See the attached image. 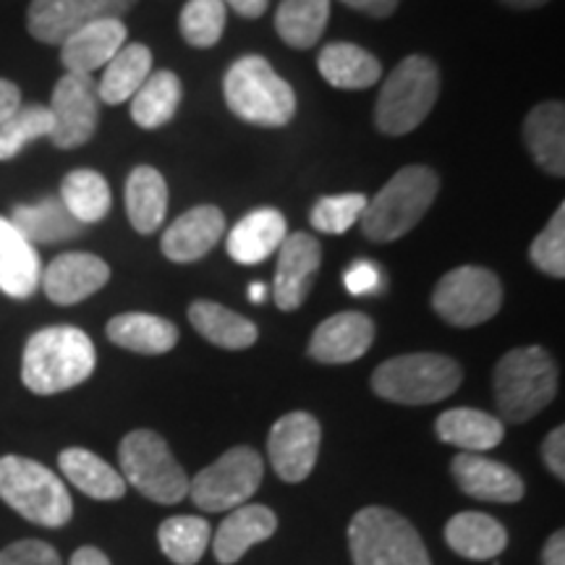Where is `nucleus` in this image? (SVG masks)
Instances as JSON below:
<instances>
[{
  "mask_svg": "<svg viewBox=\"0 0 565 565\" xmlns=\"http://www.w3.org/2000/svg\"><path fill=\"white\" fill-rule=\"evenodd\" d=\"M97 366L95 343L74 324L42 328L24 345L21 383L34 395H55L82 385Z\"/></svg>",
  "mask_w": 565,
  "mask_h": 565,
  "instance_id": "obj_1",
  "label": "nucleus"
},
{
  "mask_svg": "<svg viewBox=\"0 0 565 565\" xmlns=\"http://www.w3.org/2000/svg\"><path fill=\"white\" fill-rule=\"evenodd\" d=\"M437 189H440V179L427 166H408L398 171L374 200H366V207L359 217L364 236L377 244L406 236L433 207Z\"/></svg>",
  "mask_w": 565,
  "mask_h": 565,
  "instance_id": "obj_2",
  "label": "nucleus"
},
{
  "mask_svg": "<svg viewBox=\"0 0 565 565\" xmlns=\"http://www.w3.org/2000/svg\"><path fill=\"white\" fill-rule=\"evenodd\" d=\"M225 103L231 113L246 124L280 129L291 124L296 113V92L263 55H246L228 68L223 82Z\"/></svg>",
  "mask_w": 565,
  "mask_h": 565,
  "instance_id": "obj_3",
  "label": "nucleus"
},
{
  "mask_svg": "<svg viewBox=\"0 0 565 565\" xmlns=\"http://www.w3.org/2000/svg\"><path fill=\"white\" fill-rule=\"evenodd\" d=\"M557 370L540 345L508 351L494 366V401L505 422L524 424L553 404Z\"/></svg>",
  "mask_w": 565,
  "mask_h": 565,
  "instance_id": "obj_4",
  "label": "nucleus"
},
{
  "mask_svg": "<svg viewBox=\"0 0 565 565\" xmlns=\"http://www.w3.org/2000/svg\"><path fill=\"white\" fill-rule=\"evenodd\" d=\"M463 370L443 353H404L387 359L372 374V391L380 398L404 406H427L458 391Z\"/></svg>",
  "mask_w": 565,
  "mask_h": 565,
  "instance_id": "obj_5",
  "label": "nucleus"
},
{
  "mask_svg": "<svg viewBox=\"0 0 565 565\" xmlns=\"http://www.w3.org/2000/svg\"><path fill=\"white\" fill-rule=\"evenodd\" d=\"M440 97V71L427 55H408L380 89L374 124L387 137H404L422 126Z\"/></svg>",
  "mask_w": 565,
  "mask_h": 565,
  "instance_id": "obj_6",
  "label": "nucleus"
},
{
  "mask_svg": "<svg viewBox=\"0 0 565 565\" xmlns=\"http://www.w3.org/2000/svg\"><path fill=\"white\" fill-rule=\"evenodd\" d=\"M0 500L26 521L47 529L68 524L74 513L63 479L24 456L0 458Z\"/></svg>",
  "mask_w": 565,
  "mask_h": 565,
  "instance_id": "obj_7",
  "label": "nucleus"
},
{
  "mask_svg": "<svg viewBox=\"0 0 565 565\" xmlns=\"http://www.w3.org/2000/svg\"><path fill=\"white\" fill-rule=\"evenodd\" d=\"M349 550L353 565H433L412 521L383 505L362 508L353 515Z\"/></svg>",
  "mask_w": 565,
  "mask_h": 565,
  "instance_id": "obj_8",
  "label": "nucleus"
},
{
  "mask_svg": "<svg viewBox=\"0 0 565 565\" xmlns=\"http://www.w3.org/2000/svg\"><path fill=\"white\" fill-rule=\"evenodd\" d=\"M121 477L139 494L160 505H175L189 498V477L175 461L168 443L152 429H134L118 448Z\"/></svg>",
  "mask_w": 565,
  "mask_h": 565,
  "instance_id": "obj_9",
  "label": "nucleus"
},
{
  "mask_svg": "<svg viewBox=\"0 0 565 565\" xmlns=\"http://www.w3.org/2000/svg\"><path fill=\"white\" fill-rule=\"evenodd\" d=\"M265 475L263 456L249 445H238L223 454L215 463L189 479V498L204 513L233 511L259 490Z\"/></svg>",
  "mask_w": 565,
  "mask_h": 565,
  "instance_id": "obj_10",
  "label": "nucleus"
},
{
  "mask_svg": "<svg viewBox=\"0 0 565 565\" xmlns=\"http://www.w3.org/2000/svg\"><path fill=\"white\" fill-rule=\"evenodd\" d=\"M433 307L454 328H477L500 312L503 286L498 275L487 267H456L437 282Z\"/></svg>",
  "mask_w": 565,
  "mask_h": 565,
  "instance_id": "obj_11",
  "label": "nucleus"
},
{
  "mask_svg": "<svg viewBox=\"0 0 565 565\" xmlns=\"http://www.w3.org/2000/svg\"><path fill=\"white\" fill-rule=\"evenodd\" d=\"M53 116V145L58 150H76L87 145L97 131V118H100V97H97V84L92 76L66 74L55 84L51 97Z\"/></svg>",
  "mask_w": 565,
  "mask_h": 565,
  "instance_id": "obj_12",
  "label": "nucleus"
},
{
  "mask_svg": "<svg viewBox=\"0 0 565 565\" xmlns=\"http://www.w3.org/2000/svg\"><path fill=\"white\" fill-rule=\"evenodd\" d=\"M137 0H32L26 30L38 42L61 45L71 32L100 19H121Z\"/></svg>",
  "mask_w": 565,
  "mask_h": 565,
  "instance_id": "obj_13",
  "label": "nucleus"
},
{
  "mask_svg": "<svg viewBox=\"0 0 565 565\" xmlns=\"http://www.w3.org/2000/svg\"><path fill=\"white\" fill-rule=\"evenodd\" d=\"M322 427L312 414L291 412L273 424L267 437L270 463L282 482H303L320 456Z\"/></svg>",
  "mask_w": 565,
  "mask_h": 565,
  "instance_id": "obj_14",
  "label": "nucleus"
},
{
  "mask_svg": "<svg viewBox=\"0 0 565 565\" xmlns=\"http://www.w3.org/2000/svg\"><path fill=\"white\" fill-rule=\"evenodd\" d=\"M322 263V246L309 233H291L280 244L278 270H275V303L282 312H294L307 301L315 275Z\"/></svg>",
  "mask_w": 565,
  "mask_h": 565,
  "instance_id": "obj_15",
  "label": "nucleus"
},
{
  "mask_svg": "<svg viewBox=\"0 0 565 565\" xmlns=\"http://www.w3.org/2000/svg\"><path fill=\"white\" fill-rule=\"evenodd\" d=\"M110 280V267L105 259L87 252H68L55 257L51 265L42 270L40 286L45 288L47 299L61 307H71L89 299L105 282Z\"/></svg>",
  "mask_w": 565,
  "mask_h": 565,
  "instance_id": "obj_16",
  "label": "nucleus"
},
{
  "mask_svg": "<svg viewBox=\"0 0 565 565\" xmlns=\"http://www.w3.org/2000/svg\"><path fill=\"white\" fill-rule=\"evenodd\" d=\"M126 24L121 19H100L79 26L61 42V63L66 74L92 76L97 68L108 66L126 45Z\"/></svg>",
  "mask_w": 565,
  "mask_h": 565,
  "instance_id": "obj_17",
  "label": "nucleus"
},
{
  "mask_svg": "<svg viewBox=\"0 0 565 565\" xmlns=\"http://www.w3.org/2000/svg\"><path fill=\"white\" fill-rule=\"evenodd\" d=\"M450 475L469 498L484 503H519L526 492L513 469L482 454H458L450 463Z\"/></svg>",
  "mask_w": 565,
  "mask_h": 565,
  "instance_id": "obj_18",
  "label": "nucleus"
},
{
  "mask_svg": "<svg viewBox=\"0 0 565 565\" xmlns=\"http://www.w3.org/2000/svg\"><path fill=\"white\" fill-rule=\"evenodd\" d=\"M374 341V322L362 312H341L317 324L309 356L322 364H349L362 359Z\"/></svg>",
  "mask_w": 565,
  "mask_h": 565,
  "instance_id": "obj_19",
  "label": "nucleus"
},
{
  "mask_svg": "<svg viewBox=\"0 0 565 565\" xmlns=\"http://www.w3.org/2000/svg\"><path fill=\"white\" fill-rule=\"evenodd\" d=\"M223 231V212L215 204H200V207L183 212L179 221L168 225V231L162 233V254L179 265L196 263L221 242Z\"/></svg>",
  "mask_w": 565,
  "mask_h": 565,
  "instance_id": "obj_20",
  "label": "nucleus"
},
{
  "mask_svg": "<svg viewBox=\"0 0 565 565\" xmlns=\"http://www.w3.org/2000/svg\"><path fill=\"white\" fill-rule=\"evenodd\" d=\"M278 532V515H275L267 505H238L225 515L221 529L215 532V540L210 542L212 553H215L217 563L233 565L249 553L254 545L270 540Z\"/></svg>",
  "mask_w": 565,
  "mask_h": 565,
  "instance_id": "obj_21",
  "label": "nucleus"
},
{
  "mask_svg": "<svg viewBox=\"0 0 565 565\" xmlns=\"http://www.w3.org/2000/svg\"><path fill=\"white\" fill-rule=\"evenodd\" d=\"M42 265L34 244L21 236L9 217H0V291L11 299H30L40 288Z\"/></svg>",
  "mask_w": 565,
  "mask_h": 565,
  "instance_id": "obj_22",
  "label": "nucleus"
},
{
  "mask_svg": "<svg viewBox=\"0 0 565 565\" xmlns=\"http://www.w3.org/2000/svg\"><path fill=\"white\" fill-rule=\"evenodd\" d=\"M288 236V223L278 210L265 207L254 210L244 221L236 223V228L228 236V254L231 259H236L238 265H259L275 249H280V244Z\"/></svg>",
  "mask_w": 565,
  "mask_h": 565,
  "instance_id": "obj_23",
  "label": "nucleus"
},
{
  "mask_svg": "<svg viewBox=\"0 0 565 565\" xmlns=\"http://www.w3.org/2000/svg\"><path fill=\"white\" fill-rule=\"evenodd\" d=\"M445 542L466 561H494L508 547V532L492 515L463 511L445 524Z\"/></svg>",
  "mask_w": 565,
  "mask_h": 565,
  "instance_id": "obj_24",
  "label": "nucleus"
},
{
  "mask_svg": "<svg viewBox=\"0 0 565 565\" xmlns=\"http://www.w3.org/2000/svg\"><path fill=\"white\" fill-rule=\"evenodd\" d=\"M524 139L542 171L565 175V108L563 103H542L526 116Z\"/></svg>",
  "mask_w": 565,
  "mask_h": 565,
  "instance_id": "obj_25",
  "label": "nucleus"
},
{
  "mask_svg": "<svg viewBox=\"0 0 565 565\" xmlns=\"http://www.w3.org/2000/svg\"><path fill=\"white\" fill-rule=\"evenodd\" d=\"M435 429L443 443L456 445L463 454H484L498 448L505 437V424L498 416L463 406L440 414Z\"/></svg>",
  "mask_w": 565,
  "mask_h": 565,
  "instance_id": "obj_26",
  "label": "nucleus"
},
{
  "mask_svg": "<svg viewBox=\"0 0 565 565\" xmlns=\"http://www.w3.org/2000/svg\"><path fill=\"white\" fill-rule=\"evenodd\" d=\"M9 221L17 225L30 244H61L82 233V223L74 221L61 196H45L34 204H19V207H13Z\"/></svg>",
  "mask_w": 565,
  "mask_h": 565,
  "instance_id": "obj_27",
  "label": "nucleus"
},
{
  "mask_svg": "<svg viewBox=\"0 0 565 565\" xmlns=\"http://www.w3.org/2000/svg\"><path fill=\"white\" fill-rule=\"evenodd\" d=\"M108 338L118 349L160 356L179 343V328L171 320L158 315L126 312L108 322Z\"/></svg>",
  "mask_w": 565,
  "mask_h": 565,
  "instance_id": "obj_28",
  "label": "nucleus"
},
{
  "mask_svg": "<svg viewBox=\"0 0 565 565\" xmlns=\"http://www.w3.org/2000/svg\"><path fill=\"white\" fill-rule=\"evenodd\" d=\"M189 322L202 338L212 345H221L228 351H242L257 343V324L246 320L244 315L231 312L215 301H194L189 307Z\"/></svg>",
  "mask_w": 565,
  "mask_h": 565,
  "instance_id": "obj_29",
  "label": "nucleus"
},
{
  "mask_svg": "<svg viewBox=\"0 0 565 565\" xmlns=\"http://www.w3.org/2000/svg\"><path fill=\"white\" fill-rule=\"evenodd\" d=\"M317 68L338 89H366L380 82L383 76V66L366 53L364 47L351 45V42H333L320 53Z\"/></svg>",
  "mask_w": 565,
  "mask_h": 565,
  "instance_id": "obj_30",
  "label": "nucleus"
},
{
  "mask_svg": "<svg viewBox=\"0 0 565 565\" xmlns=\"http://www.w3.org/2000/svg\"><path fill=\"white\" fill-rule=\"evenodd\" d=\"M58 466L63 477L68 479L76 490L95 500H121L126 494L124 477L105 463L100 456L84 448H66L58 456Z\"/></svg>",
  "mask_w": 565,
  "mask_h": 565,
  "instance_id": "obj_31",
  "label": "nucleus"
},
{
  "mask_svg": "<svg viewBox=\"0 0 565 565\" xmlns=\"http://www.w3.org/2000/svg\"><path fill=\"white\" fill-rule=\"evenodd\" d=\"M126 212L134 231L154 233L166 221L168 212V186L166 179L150 166L134 168L126 181Z\"/></svg>",
  "mask_w": 565,
  "mask_h": 565,
  "instance_id": "obj_32",
  "label": "nucleus"
},
{
  "mask_svg": "<svg viewBox=\"0 0 565 565\" xmlns=\"http://www.w3.org/2000/svg\"><path fill=\"white\" fill-rule=\"evenodd\" d=\"M152 74V53L147 45H124L113 55V61L105 66L103 79L97 82V97L100 103L118 105L131 100L137 89Z\"/></svg>",
  "mask_w": 565,
  "mask_h": 565,
  "instance_id": "obj_33",
  "label": "nucleus"
},
{
  "mask_svg": "<svg viewBox=\"0 0 565 565\" xmlns=\"http://www.w3.org/2000/svg\"><path fill=\"white\" fill-rule=\"evenodd\" d=\"M181 79L173 71H154L131 97V118L141 129H160L181 105Z\"/></svg>",
  "mask_w": 565,
  "mask_h": 565,
  "instance_id": "obj_34",
  "label": "nucleus"
},
{
  "mask_svg": "<svg viewBox=\"0 0 565 565\" xmlns=\"http://www.w3.org/2000/svg\"><path fill=\"white\" fill-rule=\"evenodd\" d=\"M330 19V0H282L275 13V30L286 45L309 51L320 42Z\"/></svg>",
  "mask_w": 565,
  "mask_h": 565,
  "instance_id": "obj_35",
  "label": "nucleus"
},
{
  "mask_svg": "<svg viewBox=\"0 0 565 565\" xmlns=\"http://www.w3.org/2000/svg\"><path fill=\"white\" fill-rule=\"evenodd\" d=\"M61 202L74 215V221L82 225L100 223L110 212V186L100 173L87 171H71L61 183Z\"/></svg>",
  "mask_w": 565,
  "mask_h": 565,
  "instance_id": "obj_36",
  "label": "nucleus"
},
{
  "mask_svg": "<svg viewBox=\"0 0 565 565\" xmlns=\"http://www.w3.org/2000/svg\"><path fill=\"white\" fill-rule=\"evenodd\" d=\"M160 550L175 565H194L202 561L212 542V529L200 515H171L158 532Z\"/></svg>",
  "mask_w": 565,
  "mask_h": 565,
  "instance_id": "obj_37",
  "label": "nucleus"
},
{
  "mask_svg": "<svg viewBox=\"0 0 565 565\" xmlns=\"http://www.w3.org/2000/svg\"><path fill=\"white\" fill-rule=\"evenodd\" d=\"M53 116L45 105H21L13 116L0 126V160H13L34 139L51 137Z\"/></svg>",
  "mask_w": 565,
  "mask_h": 565,
  "instance_id": "obj_38",
  "label": "nucleus"
},
{
  "mask_svg": "<svg viewBox=\"0 0 565 565\" xmlns=\"http://www.w3.org/2000/svg\"><path fill=\"white\" fill-rule=\"evenodd\" d=\"M228 9L223 0H189L181 11V34L192 47H212L223 38Z\"/></svg>",
  "mask_w": 565,
  "mask_h": 565,
  "instance_id": "obj_39",
  "label": "nucleus"
},
{
  "mask_svg": "<svg viewBox=\"0 0 565 565\" xmlns=\"http://www.w3.org/2000/svg\"><path fill=\"white\" fill-rule=\"evenodd\" d=\"M529 257L550 278H565V204L555 210L545 231L534 238Z\"/></svg>",
  "mask_w": 565,
  "mask_h": 565,
  "instance_id": "obj_40",
  "label": "nucleus"
},
{
  "mask_svg": "<svg viewBox=\"0 0 565 565\" xmlns=\"http://www.w3.org/2000/svg\"><path fill=\"white\" fill-rule=\"evenodd\" d=\"M366 207L364 194H338V196H322L312 207L309 221L317 231L322 233H345L359 223L362 212Z\"/></svg>",
  "mask_w": 565,
  "mask_h": 565,
  "instance_id": "obj_41",
  "label": "nucleus"
},
{
  "mask_svg": "<svg viewBox=\"0 0 565 565\" xmlns=\"http://www.w3.org/2000/svg\"><path fill=\"white\" fill-rule=\"evenodd\" d=\"M0 565H61V555L42 540H19L0 550Z\"/></svg>",
  "mask_w": 565,
  "mask_h": 565,
  "instance_id": "obj_42",
  "label": "nucleus"
},
{
  "mask_svg": "<svg viewBox=\"0 0 565 565\" xmlns=\"http://www.w3.org/2000/svg\"><path fill=\"white\" fill-rule=\"evenodd\" d=\"M385 275L374 263H366V259H359L353 263L349 270L343 273V286L351 296H366L377 294L383 288Z\"/></svg>",
  "mask_w": 565,
  "mask_h": 565,
  "instance_id": "obj_43",
  "label": "nucleus"
},
{
  "mask_svg": "<svg viewBox=\"0 0 565 565\" xmlns=\"http://www.w3.org/2000/svg\"><path fill=\"white\" fill-rule=\"evenodd\" d=\"M542 458L557 479L565 477V427H555L542 443Z\"/></svg>",
  "mask_w": 565,
  "mask_h": 565,
  "instance_id": "obj_44",
  "label": "nucleus"
},
{
  "mask_svg": "<svg viewBox=\"0 0 565 565\" xmlns=\"http://www.w3.org/2000/svg\"><path fill=\"white\" fill-rule=\"evenodd\" d=\"M341 3L349 6V9L359 11V13H366V17H374V19H385L395 13L398 9V0H341Z\"/></svg>",
  "mask_w": 565,
  "mask_h": 565,
  "instance_id": "obj_45",
  "label": "nucleus"
},
{
  "mask_svg": "<svg viewBox=\"0 0 565 565\" xmlns=\"http://www.w3.org/2000/svg\"><path fill=\"white\" fill-rule=\"evenodd\" d=\"M21 108V92L13 82L0 79V126Z\"/></svg>",
  "mask_w": 565,
  "mask_h": 565,
  "instance_id": "obj_46",
  "label": "nucleus"
},
{
  "mask_svg": "<svg viewBox=\"0 0 565 565\" xmlns=\"http://www.w3.org/2000/svg\"><path fill=\"white\" fill-rule=\"evenodd\" d=\"M542 563L545 565H565V532L557 529V532L550 536L545 550H542Z\"/></svg>",
  "mask_w": 565,
  "mask_h": 565,
  "instance_id": "obj_47",
  "label": "nucleus"
},
{
  "mask_svg": "<svg viewBox=\"0 0 565 565\" xmlns=\"http://www.w3.org/2000/svg\"><path fill=\"white\" fill-rule=\"evenodd\" d=\"M267 3H270V0H223L225 9H233L238 17H246V19L263 17L267 11Z\"/></svg>",
  "mask_w": 565,
  "mask_h": 565,
  "instance_id": "obj_48",
  "label": "nucleus"
},
{
  "mask_svg": "<svg viewBox=\"0 0 565 565\" xmlns=\"http://www.w3.org/2000/svg\"><path fill=\"white\" fill-rule=\"evenodd\" d=\"M68 565H110L108 555L97 547H79L74 555H71Z\"/></svg>",
  "mask_w": 565,
  "mask_h": 565,
  "instance_id": "obj_49",
  "label": "nucleus"
},
{
  "mask_svg": "<svg viewBox=\"0 0 565 565\" xmlns=\"http://www.w3.org/2000/svg\"><path fill=\"white\" fill-rule=\"evenodd\" d=\"M505 6H511L515 11H529V9H540V6L550 3V0H503Z\"/></svg>",
  "mask_w": 565,
  "mask_h": 565,
  "instance_id": "obj_50",
  "label": "nucleus"
},
{
  "mask_svg": "<svg viewBox=\"0 0 565 565\" xmlns=\"http://www.w3.org/2000/svg\"><path fill=\"white\" fill-rule=\"evenodd\" d=\"M265 296H267L265 282H252V286H249V299L254 303H259V301H265Z\"/></svg>",
  "mask_w": 565,
  "mask_h": 565,
  "instance_id": "obj_51",
  "label": "nucleus"
}]
</instances>
